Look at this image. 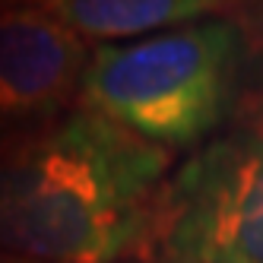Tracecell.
Instances as JSON below:
<instances>
[{
	"instance_id": "1",
	"label": "cell",
	"mask_w": 263,
	"mask_h": 263,
	"mask_svg": "<svg viewBox=\"0 0 263 263\" xmlns=\"http://www.w3.org/2000/svg\"><path fill=\"white\" fill-rule=\"evenodd\" d=\"M175 153L77 105L0 149V251L39 263L143 257Z\"/></svg>"
},
{
	"instance_id": "2",
	"label": "cell",
	"mask_w": 263,
	"mask_h": 263,
	"mask_svg": "<svg viewBox=\"0 0 263 263\" xmlns=\"http://www.w3.org/2000/svg\"><path fill=\"white\" fill-rule=\"evenodd\" d=\"M251 64L248 29L229 16H210L143 39L92 45L80 105L168 153H194L235 118Z\"/></svg>"
},
{
	"instance_id": "3",
	"label": "cell",
	"mask_w": 263,
	"mask_h": 263,
	"mask_svg": "<svg viewBox=\"0 0 263 263\" xmlns=\"http://www.w3.org/2000/svg\"><path fill=\"white\" fill-rule=\"evenodd\" d=\"M149 263H263V124L235 127L168 175Z\"/></svg>"
},
{
	"instance_id": "4",
	"label": "cell",
	"mask_w": 263,
	"mask_h": 263,
	"mask_svg": "<svg viewBox=\"0 0 263 263\" xmlns=\"http://www.w3.org/2000/svg\"><path fill=\"white\" fill-rule=\"evenodd\" d=\"M92 45L48 7L0 13V149L45 134L80 105Z\"/></svg>"
},
{
	"instance_id": "5",
	"label": "cell",
	"mask_w": 263,
	"mask_h": 263,
	"mask_svg": "<svg viewBox=\"0 0 263 263\" xmlns=\"http://www.w3.org/2000/svg\"><path fill=\"white\" fill-rule=\"evenodd\" d=\"M235 0H51L48 10L86 42H130L219 16Z\"/></svg>"
},
{
	"instance_id": "6",
	"label": "cell",
	"mask_w": 263,
	"mask_h": 263,
	"mask_svg": "<svg viewBox=\"0 0 263 263\" xmlns=\"http://www.w3.org/2000/svg\"><path fill=\"white\" fill-rule=\"evenodd\" d=\"M51 0H0V13L4 10H20V7H48Z\"/></svg>"
},
{
	"instance_id": "7",
	"label": "cell",
	"mask_w": 263,
	"mask_h": 263,
	"mask_svg": "<svg viewBox=\"0 0 263 263\" xmlns=\"http://www.w3.org/2000/svg\"><path fill=\"white\" fill-rule=\"evenodd\" d=\"M0 263H39V260H26V257H16V254H4V251H0Z\"/></svg>"
}]
</instances>
